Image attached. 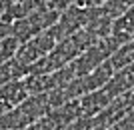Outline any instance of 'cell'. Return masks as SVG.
I'll use <instances>...</instances> for the list:
<instances>
[{"instance_id": "6da1fadb", "label": "cell", "mask_w": 134, "mask_h": 130, "mask_svg": "<svg viewBox=\"0 0 134 130\" xmlns=\"http://www.w3.org/2000/svg\"><path fill=\"white\" fill-rule=\"evenodd\" d=\"M102 88H104L108 94H112L114 98L124 94V92H128L130 88H134V62H130L124 68H120Z\"/></svg>"}, {"instance_id": "3957f363", "label": "cell", "mask_w": 134, "mask_h": 130, "mask_svg": "<svg viewBox=\"0 0 134 130\" xmlns=\"http://www.w3.org/2000/svg\"><path fill=\"white\" fill-rule=\"evenodd\" d=\"M114 126H116L118 130H134V108L128 114H124L118 122H114Z\"/></svg>"}, {"instance_id": "7a4b0ae2", "label": "cell", "mask_w": 134, "mask_h": 130, "mask_svg": "<svg viewBox=\"0 0 134 130\" xmlns=\"http://www.w3.org/2000/svg\"><path fill=\"white\" fill-rule=\"evenodd\" d=\"M112 100H114V96H112V94H108L104 88H100V90H94V92H90V94L80 96L78 102H80L82 116H96V114H100Z\"/></svg>"}]
</instances>
